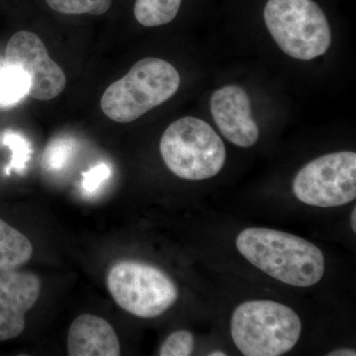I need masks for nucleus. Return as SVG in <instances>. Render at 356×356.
Returning a JSON list of instances; mask_svg holds the SVG:
<instances>
[{
    "label": "nucleus",
    "mask_w": 356,
    "mask_h": 356,
    "mask_svg": "<svg viewBox=\"0 0 356 356\" xmlns=\"http://www.w3.org/2000/svg\"><path fill=\"white\" fill-rule=\"evenodd\" d=\"M210 356H225L227 355L226 353H222V351H214V353H209Z\"/></svg>",
    "instance_id": "4be33fe9"
},
{
    "label": "nucleus",
    "mask_w": 356,
    "mask_h": 356,
    "mask_svg": "<svg viewBox=\"0 0 356 356\" xmlns=\"http://www.w3.org/2000/svg\"><path fill=\"white\" fill-rule=\"evenodd\" d=\"M159 151L168 170L192 181L209 179L226 163V147L209 124L195 117H184L166 129Z\"/></svg>",
    "instance_id": "20e7f679"
},
{
    "label": "nucleus",
    "mask_w": 356,
    "mask_h": 356,
    "mask_svg": "<svg viewBox=\"0 0 356 356\" xmlns=\"http://www.w3.org/2000/svg\"><path fill=\"white\" fill-rule=\"evenodd\" d=\"M33 255L29 238L0 219V273L16 270L27 264Z\"/></svg>",
    "instance_id": "f8f14e48"
},
{
    "label": "nucleus",
    "mask_w": 356,
    "mask_h": 356,
    "mask_svg": "<svg viewBox=\"0 0 356 356\" xmlns=\"http://www.w3.org/2000/svg\"><path fill=\"white\" fill-rule=\"evenodd\" d=\"M30 79L24 70L16 65L0 62V106H9L28 96Z\"/></svg>",
    "instance_id": "4468645a"
},
{
    "label": "nucleus",
    "mask_w": 356,
    "mask_h": 356,
    "mask_svg": "<svg viewBox=\"0 0 356 356\" xmlns=\"http://www.w3.org/2000/svg\"><path fill=\"white\" fill-rule=\"evenodd\" d=\"M298 200L320 208L339 207L356 198V154L337 152L307 163L293 181Z\"/></svg>",
    "instance_id": "0eeeda50"
},
{
    "label": "nucleus",
    "mask_w": 356,
    "mask_h": 356,
    "mask_svg": "<svg viewBox=\"0 0 356 356\" xmlns=\"http://www.w3.org/2000/svg\"><path fill=\"white\" fill-rule=\"evenodd\" d=\"M4 60L21 67L28 74V96L34 99H54L65 88L67 77L64 70L51 60L44 42L35 33H15L7 44Z\"/></svg>",
    "instance_id": "6e6552de"
},
{
    "label": "nucleus",
    "mask_w": 356,
    "mask_h": 356,
    "mask_svg": "<svg viewBox=\"0 0 356 356\" xmlns=\"http://www.w3.org/2000/svg\"><path fill=\"white\" fill-rule=\"evenodd\" d=\"M302 322L296 312L269 300L240 304L231 318V334L245 356H280L298 343Z\"/></svg>",
    "instance_id": "7ed1b4c3"
},
{
    "label": "nucleus",
    "mask_w": 356,
    "mask_h": 356,
    "mask_svg": "<svg viewBox=\"0 0 356 356\" xmlns=\"http://www.w3.org/2000/svg\"><path fill=\"white\" fill-rule=\"evenodd\" d=\"M72 151V144L67 139H58L51 143L44 152V165L51 170H60L67 163Z\"/></svg>",
    "instance_id": "a211bd4d"
},
{
    "label": "nucleus",
    "mask_w": 356,
    "mask_h": 356,
    "mask_svg": "<svg viewBox=\"0 0 356 356\" xmlns=\"http://www.w3.org/2000/svg\"><path fill=\"white\" fill-rule=\"evenodd\" d=\"M53 10L63 14L102 15L109 10L112 0H46Z\"/></svg>",
    "instance_id": "2eb2a0df"
},
{
    "label": "nucleus",
    "mask_w": 356,
    "mask_h": 356,
    "mask_svg": "<svg viewBox=\"0 0 356 356\" xmlns=\"http://www.w3.org/2000/svg\"><path fill=\"white\" fill-rule=\"evenodd\" d=\"M264 16L274 41L289 57L314 60L331 46L329 22L313 0H268Z\"/></svg>",
    "instance_id": "39448f33"
},
{
    "label": "nucleus",
    "mask_w": 356,
    "mask_h": 356,
    "mask_svg": "<svg viewBox=\"0 0 356 356\" xmlns=\"http://www.w3.org/2000/svg\"><path fill=\"white\" fill-rule=\"evenodd\" d=\"M111 170L106 163H100V165L93 166L88 172L83 175V187L84 191L88 192L95 191L102 182L108 179Z\"/></svg>",
    "instance_id": "6ab92c4d"
},
{
    "label": "nucleus",
    "mask_w": 356,
    "mask_h": 356,
    "mask_svg": "<svg viewBox=\"0 0 356 356\" xmlns=\"http://www.w3.org/2000/svg\"><path fill=\"white\" fill-rule=\"evenodd\" d=\"M182 0H136L134 14L146 27L168 24L177 17Z\"/></svg>",
    "instance_id": "ddd939ff"
},
{
    "label": "nucleus",
    "mask_w": 356,
    "mask_h": 356,
    "mask_svg": "<svg viewBox=\"0 0 356 356\" xmlns=\"http://www.w3.org/2000/svg\"><path fill=\"white\" fill-rule=\"evenodd\" d=\"M3 143L13 151L10 165L6 168L7 175H10L11 170L22 172L32 154L29 142L19 134L6 132L4 135Z\"/></svg>",
    "instance_id": "dca6fc26"
},
{
    "label": "nucleus",
    "mask_w": 356,
    "mask_h": 356,
    "mask_svg": "<svg viewBox=\"0 0 356 356\" xmlns=\"http://www.w3.org/2000/svg\"><path fill=\"white\" fill-rule=\"evenodd\" d=\"M67 353L70 356H118L121 355L120 341L106 320L83 314L70 325Z\"/></svg>",
    "instance_id": "9b49d317"
},
{
    "label": "nucleus",
    "mask_w": 356,
    "mask_h": 356,
    "mask_svg": "<svg viewBox=\"0 0 356 356\" xmlns=\"http://www.w3.org/2000/svg\"><path fill=\"white\" fill-rule=\"evenodd\" d=\"M238 252L274 280L293 287L317 284L325 273L322 250L292 234L266 228H248L236 241Z\"/></svg>",
    "instance_id": "f257e3e1"
},
{
    "label": "nucleus",
    "mask_w": 356,
    "mask_h": 356,
    "mask_svg": "<svg viewBox=\"0 0 356 356\" xmlns=\"http://www.w3.org/2000/svg\"><path fill=\"white\" fill-rule=\"evenodd\" d=\"M41 280L35 273L11 270L0 273V341L19 337L25 316L38 301Z\"/></svg>",
    "instance_id": "9d476101"
},
{
    "label": "nucleus",
    "mask_w": 356,
    "mask_h": 356,
    "mask_svg": "<svg viewBox=\"0 0 356 356\" xmlns=\"http://www.w3.org/2000/svg\"><path fill=\"white\" fill-rule=\"evenodd\" d=\"M194 350V336L191 332L180 330L170 334L159 350L161 356H189Z\"/></svg>",
    "instance_id": "f3484780"
},
{
    "label": "nucleus",
    "mask_w": 356,
    "mask_h": 356,
    "mask_svg": "<svg viewBox=\"0 0 356 356\" xmlns=\"http://www.w3.org/2000/svg\"><path fill=\"white\" fill-rule=\"evenodd\" d=\"M107 287L117 305L142 318L159 317L178 299V288L172 278L145 262H117L107 275Z\"/></svg>",
    "instance_id": "423d86ee"
},
{
    "label": "nucleus",
    "mask_w": 356,
    "mask_h": 356,
    "mask_svg": "<svg viewBox=\"0 0 356 356\" xmlns=\"http://www.w3.org/2000/svg\"><path fill=\"white\" fill-rule=\"evenodd\" d=\"M179 86V74L172 64L145 58L105 89L100 106L112 121L131 123L170 99Z\"/></svg>",
    "instance_id": "f03ea898"
},
{
    "label": "nucleus",
    "mask_w": 356,
    "mask_h": 356,
    "mask_svg": "<svg viewBox=\"0 0 356 356\" xmlns=\"http://www.w3.org/2000/svg\"><path fill=\"white\" fill-rule=\"evenodd\" d=\"M351 228L353 232H356V208H353V213H351Z\"/></svg>",
    "instance_id": "412c9836"
},
{
    "label": "nucleus",
    "mask_w": 356,
    "mask_h": 356,
    "mask_svg": "<svg viewBox=\"0 0 356 356\" xmlns=\"http://www.w3.org/2000/svg\"><path fill=\"white\" fill-rule=\"evenodd\" d=\"M210 109L220 132L232 144L250 147L259 140L250 97L241 86L232 84L218 89L211 97Z\"/></svg>",
    "instance_id": "1a4fd4ad"
},
{
    "label": "nucleus",
    "mask_w": 356,
    "mask_h": 356,
    "mask_svg": "<svg viewBox=\"0 0 356 356\" xmlns=\"http://www.w3.org/2000/svg\"><path fill=\"white\" fill-rule=\"evenodd\" d=\"M330 356H355V350H350V348H341V350H337L332 351L331 353H327Z\"/></svg>",
    "instance_id": "aec40b11"
}]
</instances>
